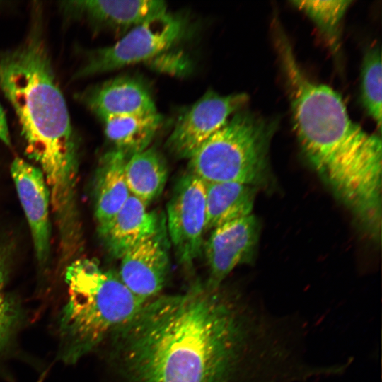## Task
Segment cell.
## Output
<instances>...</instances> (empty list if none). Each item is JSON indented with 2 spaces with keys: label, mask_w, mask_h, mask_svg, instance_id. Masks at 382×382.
<instances>
[{
  "label": "cell",
  "mask_w": 382,
  "mask_h": 382,
  "mask_svg": "<svg viewBox=\"0 0 382 382\" xmlns=\"http://www.w3.org/2000/svg\"><path fill=\"white\" fill-rule=\"evenodd\" d=\"M10 171L30 229L36 257L43 265L50 250L48 186L41 170L23 158H14Z\"/></svg>",
  "instance_id": "8fae6325"
},
{
  "label": "cell",
  "mask_w": 382,
  "mask_h": 382,
  "mask_svg": "<svg viewBox=\"0 0 382 382\" xmlns=\"http://www.w3.org/2000/svg\"><path fill=\"white\" fill-rule=\"evenodd\" d=\"M59 7L70 20H84L124 33L167 12L166 2L157 0L64 1Z\"/></svg>",
  "instance_id": "7c38bea8"
},
{
  "label": "cell",
  "mask_w": 382,
  "mask_h": 382,
  "mask_svg": "<svg viewBox=\"0 0 382 382\" xmlns=\"http://www.w3.org/2000/svg\"><path fill=\"white\" fill-rule=\"evenodd\" d=\"M32 11L23 41L0 51V88L18 117L28 156L44 175L58 227L67 228L78 221V141L45 40L41 8Z\"/></svg>",
  "instance_id": "3957f363"
},
{
  "label": "cell",
  "mask_w": 382,
  "mask_h": 382,
  "mask_svg": "<svg viewBox=\"0 0 382 382\" xmlns=\"http://www.w3.org/2000/svg\"><path fill=\"white\" fill-rule=\"evenodd\" d=\"M161 226L158 214L148 211L147 206L130 195L100 236L110 255L121 259L132 248L155 234Z\"/></svg>",
  "instance_id": "9a60e30c"
},
{
  "label": "cell",
  "mask_w": 382,
  "mask_h": 382,
  "mask_svg": "<svg viewBox=\"0 0 382 382\" xmlns=\"http://www.w3.org/2000/svg\"><path fill=\"white\" fill-rule=\"evenodd\" d=\"M102 120L105 136L113 145V149L129 158L149 148L163 119L157 112L110 117Z\"/></svg>",
  "instance_id": "ac0fdd59"
},
{
  "label": "cell",
  "mask_w": 382,
  "mask_h": 382,
  "mask_svg": "<svg viewBox=\"0 0 382 382\" xmlns=\"http://www.w3.org/2000/svg\"><path fill=\"white\" fill-rule=\"evenodd\" d=\"M163 226L132 248L121 258L118 273L120 279L144 301L160 295L169 272L170 260Z\"/></svg>",
  "instance_id": "30bf717a"
},
{
  "label": "cell",
  "mask_w": 382,
  "mask_h": 382,
  "mask_svg": "<svg viewBox=\"0 0 382 382\" xmlns=\"http://www.w3.org/2000/svg\"><path fill=\"white\" fill-rule=\"evenodd\" d=\"M128 158L112 149L99 160L93 180L94 214L99 235L106 230L130 196L125 175Z\"/></svg>",
  "instance_id": "5bb4252c"
},
{
  "label": "cell",
  "mask_w": 382,
  "mask_h": 382,
  "mask_svg": "<svg viewBox=\"0 0 382 382\" xmlns=\"http://www.w3.org/2000/svg\"><path fill=\"white\" fill-rule=\"evenodd\" d=\"M272 130L263 119L239 110L189 159L187 170L204 183H238L257 187L268 177Z\"/></svg>",
  "instance_id": "5b68a950"
},
{
  "label": "cell",
  "mask_w": 382,
  "mask_h": 382,
  "mask_svg": "<svg viewBox=\"0 0 382 382\" xmlns=\"http://www.w3.org/2000/svg\"><path fill=\"white\" fill-rule=\"evenodd\" d=\"M291 3L304 11L330 42L335 45L340 21L352 1H293Z\"/></svg>",
  "instance_id": "ffe728a7"
},
{
  "label": "cell",
  "mask_w": 382,
  "mask_h": 382,
  "mask_svg": "<svg viewBox=\"0 0 382 382\" xmlns=\"http://www.w3.org/2000/svg\"><path fill=\"white\" fill-rule=\"evenodd\" d=\"M65 282L68 297L60 330L68 361H75L98 349L146 302L135 296L118 274L103 269L93 259L71 262L65 270Z\"/></svg>",
  "instance_id": "277c9868"
},
{
  "label": "cell",
  "mask_w": 382,
  "mask_h": 382,
  "mask_svg": "<svg viewBox=\"0 0 382 382\" xmlns=\"http://www.w3.org/2000/svg\"><path fill=\"white\" fill-rule=\"evenodd\" d=\"M7 265L0 253V347L8 340L17 319V311L6 291Z\"/></svg>",
  "instance_id": "44dd1931"
},
{
  "label": "cell",
  "mask_w": 382,
  "mask_h": 382,
  "mask_svg": "<svg viewBox=\"0 0 382 382\" xmlns=\"http://www.w3.org/2000/svg\"><path fill=\"white\" fill-rule=\"evenodd\" d=\"M168 229L176 259L190 268L202 253L205 233V183L187 171L167 204Z\"/></svg>",
  "instance_id": "52a82bcc"
},
{
  "label": "cell",
  "mask_w": 382,
  "mask_h": 382,
  "mask_svg": "<svg viewBox=\"0 0 382 382\" xmlns=\"http://www.w3.org/2000/svg\"><path fill=\"white\" fill-rule=\"evenodd\" d=\"M248 99L242 93L222 96L207 91L178 120L167 140L168 149L179 158L190 159Z\"/></svg>",
  "instance_id": "ba28073f"
},
{
  "label": "cell",
  "mask_w": 382,
  "mask_h": 382,
  "mask_svg": "<svg viewBox=\"0 0 382 382\" xmlns=\"http://www.w3.org/2000/svg\"><path fill=\"white\" fill-rule=\"evenodd\" d=\"M185 30L184 18L167 11L132 28L115 44L87 52L74 79L154 59L178 42Z\"/></svg>",
  "instance_id": "8992f818"
},
{
  "label": "cell",
  "mask_w": 382,
  "mask_h": 382,
  "mask_svg": "<svg viewBox=\"0 0 382 382\" xmlns=\"http://www.w3.org/2000/svg\"><path fill=\"white\" fill-rule=\"evenodd\" d=\"M81 100L101 120L157 113L146 85L132 76H120L84 91Z\"/></svg>",
  "instance_id": "4fadbf2b"
},
{
  "label": "cell",
  "mask_w": 382,
  "mask_h": 382,
  "mask_svg": "<svg viewBox=\"0 0 382 382\" xmlns=\"http://www.w3.org/2000/svg\"><path fill=\"white\" fill-rule=\"evenodd\" d=\"M205 233L252 214L257 187L238 183H205Z\"/></svg>",
  "instance_id": "2e32d148"
},
{
  "label": "cell",
  "mask_w": 382,
  "mask_h": 382,
  "mask_svg": "<svg viewBox=\"0 0 382 382\" xmlns=\"http://www.w3.org/2000/svg\"><path fill=\"white\" fill-rule=\"evenodd\" d=\"M282 58L294 128L303 152L336 196L374 236L381 226V137L349 117L341 96L310 81L287 45Z\"/></svg>",
  "instance_id": "7a4b0ae2"
},
{
  "label": "cell",
  "mask_w": 382,
  "mask_h": 382,
  "mask_svg": "<svg viewBox=\"0 0 382 382\" xmlns=\"http://www.w3.org/2000/svg\"><path fill=\"white\" fill-rule=\"evenodd\" d=\"M2 1H0V3H1Z\"/></svg>",
  "instance_id": "603a6c76"
},
{
  "label": "cell",
  "mask_w": 382,
  "mask_h": 382,
  "mask_svg": "<svg viewBox=\"0 0 382 382\" xmlns=\"http://www.w3.org/2000/svg\"><path fill=\"white\" fill-rule=\"evenodd\" d=\"M107 382H304L299 329L241 294L195 282L158 295L100 347Z\"/></svg>",
  "instance_id": "6da1fadb"
},
{
  "label": "cell",
  "mask_w": 382,
  "mask_h": 382,
  "mask_svg": "<svg viewBox=\"0 0 382 382\" xmlns=\"http://www.w3.org/2000/svg\"><path fill=\"white\" fill-rule=\"evenodd\" d=\"M260 224L253 214L212 231L203 245L209 271L206 284L219 287L239 265L250 261L257 249Z\"/></svg>",
  "instance_id": "9c48e42d"
},
{
  "label": "cell",
  "mask_w": 382,
  "mask_h": 382,
  "mask_svg": "<svg viewBox=\"0 0 382 382\" xmlns=\"http://www.w3.org/2000/svg\"><path fill=\"white\" fill-rule=\"evenodd\" d=\"M381 55L378 45L366 52L361 69V100L368 114L381 129Z\"/></svg>",
  "instance_id": "d6986e66"
},
{
  "label": "cell",
  "mask_w": 382,
  "mask_h": 382,
  "mask_svg": "<svg viewBox=\"0 0 382 382\" xmlns=\"http://www.w3.org/2000/svg\"><path fill=\"white\" fill-rule=\"evenodd\" d=\"M125 175L130 195L148 207L162 193L168 168L161 154L149 147L127 159Z\"/></svg>",
  "instance_id": "e0dca14e"
},
{
  "label": "cell",
  "mask_w": 382,
  "mask_h": 382,
  "mask_svg": "<svg viewBox=\"0 0 382 382\" xmlns=\"http://www.w3.org/2000/svg\"><path fill=\"white\" fill-rule=\"evenodd\" d=\"M0 140L7 146H11V139L9 134L6 117L2 107L0 105Z\"/></svg>",
  "instance_id": "7402d4cb"
}]
</instances>
